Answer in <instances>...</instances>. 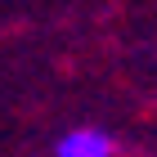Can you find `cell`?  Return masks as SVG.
<instances>
[{
	"instance_id": "6da1fadb",
	"label": "cell",
	"mask_w": 157,
	"mask_h": 157,
	"mask_svg": "<svg viewBox=\"0 0 157 157\" xmlns=\"http://www.w3.org/2000/svg\"><path fill=\"white\" fill-rule=\"evenodd\" d=\"M121 144L99 126H76L54 144V157H117Z\"/></svg>"
}]
</instances>
